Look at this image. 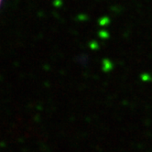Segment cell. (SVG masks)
Returning <instances> with one entry per match:
<instances>
[{
    "label": "cell",
    "instance_id": "cell-1",
    "mask_svg": "<svg viewBox=\"0 0 152 152\" xmlns=\"http://www.w3.org/2000/svg\"><path fill=\"white\" fill-rule=\"evenodd\" d=\"M1 3H2V0H0V5H1Z\"/></svg>",
    "mask_w": 152,
    "mask_h": 152
}]
</instances>
